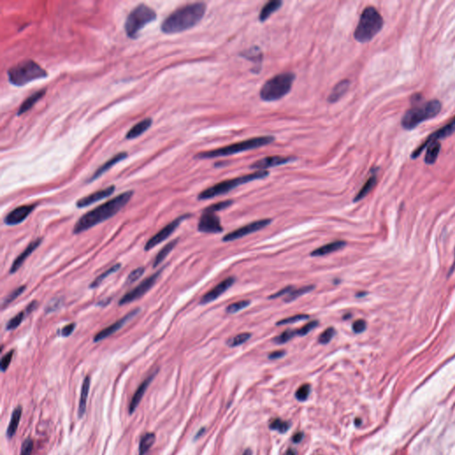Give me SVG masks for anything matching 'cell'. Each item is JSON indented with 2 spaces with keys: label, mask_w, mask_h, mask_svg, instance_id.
<instances>
[{
  "label": "cell",
  "mask_w": 455,
  "mask_h": 455,
  "mask_svg": "<svg viewBox=\"0 0 455 455\" xmlns=\"http://www.w3.org/2000/svg\"><path fill=\"white\" fill-rule=\"evenodd\" d=\"M133 195L134 191H126L86 212L76 222L73 228V233L80 234L116 215L131 200Z\"/></svg>",
  "instance_id": "cell-1"
},
{
  "label": "cell",
  "mask_w": 455,
  "mask_h": 455,
  "mask_svg": "<svg viewBox=\"0 0 455 455\" xmlns=\"http://www.w3.org/2000/svg\"><path fill=\"white\" fill-rule=\"evenodd\" d=\"M207 5L202 2L183 5L173 12L161 24V31L166 34H175L188 31L203 19Z\"/></svg>",
  "instance_id": "cell-2"
},
{
  "label": "cell",
  "mask_w": 455,
  "mask_h": 455,
  "mask_svg": "<svg viewBox=\"0 0 455 455\" xmlns=\"http://www.w3.org/2000/svg\"><path fill=\"white\" fill-rule=\"evenodd\" d=\"M275 140V137L271 136H261V137H254L248 140H243L240 142H237L234 144L228 145L226 147H222L220 149H213L210 151L200 152L195 156V158L198 159H210V158H221L230 156L234 154L241 153L251 149L262 148L263 146L271 144Z\"/></svg>",
  "instance_id": "cell-3"
},
{
  "label": "cell",
  "mask_w": 455,
  "mask_h": 455,
  "mask_svg": "<svg viewBox=\"0 0 455 455\" xmlns=\"http://www.w3.org/2000/svg\"><path fill=\"white\" fill-rule=\"evenodd\" d=\"M7 76L12 85L24 86L29 83L44 79L47 77V72L38 63L32 60H25L11 67L7 71Z\"/></svg>",
  "instance_id": "cell-4"
},
{
  "label": "cell",
  "mask_w": 455,
  "mask_h": 455,
  "mask_svg": "<svg viewBox=\"0 0 455 455\" xmlns=\"http://www.w3.org/2000/svg\"><path fill=\"white\" fill-rule=\"evenodd\" d=\"M383 16L374 6H367L361 14L356 26L354 37L357 42L367 43L382 31L383 27Z\"/></svg>",
  "instance_id": "cell-5"
},
{
  "label": "cell",
  "mask_w": 455,
  "mask_h": 455,
  "mask_svg": "<svg viewBox=\"0 0 455 455\" xmlns=\"http://www.w3.org/2000/svg\"><path fill=\"white\" fill-rule=\"evenodd\" d=\"M295 75L293 72L280 73L267 80L260 91L264 102H274L282 99L292 89Z\"/></svg>",
  "instance_id": "cell-6"
},
{
  "label": "cell",
  "mask_w": 455,
  "mask_h": 455,
  "mask_svg": "<svg viewBox=\"0 0 455 455\" xmlns=\"http://www.w3.org/2000/svg\"><path fill=\"white\" fill-rule=\"evenodd\" d=\"M442 104L438 100H431L419 106L408 109L401 119V126L406 130H413L420 123L433 118L438 115Z\"/></svg>",
  "instance_id": "cell-7"
},
{
  "label": "cell",
  "mask_w": 455,
  "mask_h": 455,
  "mask_svg": "<svg viewBox=\"0 0 455 455\" xmlns=\"http://www.w3.org/2000/svg\"><path fill=\"white\" fill-rule=\"evenodd\" d=\"M270 173L264 170V171H256L252 174H249L246 175L240 176L237 177L235 179H230V180H226L219 182L217 184L213 185L212 187L205 189L201 193L199 194L198 199L199 200H207V199H211L219 197L221 195L229 193L230 190L236 189L240 185L247 183L252 180H260V179H264L265 177L269 175Z\"/></svg>",
  "instance_id": "cell-8"
},
{
  "label": "cell",
  "mask_w": 455,
  "mask_h": 455,
  "mask_svg": "<svg viewBox=\"0 0 455 455\" xmlns=\"http://www.w3.org/2000/svg\"><path fill=\"white\" fill-rule=\"evenodd\" d=\"M156 19L157 14L152 8L144 4L137 5L135 9L132 10L126 18L125 23L126 36L132 39H136L139 36L140 31Z\"/></svg>",
  "instance_id": "cell-9"
},
{
  "label": "cell",
  "mask_w": 455,
  "mask_h": 455,
  "mask_svg": "<svg viewBox=\"0 0 455 455\" xmlns=\"http://www.w3.org/2000/svg\"><path fill=\"white\" fill-rule=\"evenodd\" d=\"M163 269L159 270L157 273H154L153 275L150 276L147 278L146 280H143L141 283L138 284L136 288L132 289L131 291L127 293L119 300L118 305L123 306L126 305L128 303H132L136 300H139L140 298L142 297L145 293H148L150 289L152 288L154 284H156L158 278L160 277V274L162 272Z\"/></svg>",
  "instance_id": "cell-10"
},
{
  "label": "cell",
  "mask_w": 455,
  "mask_h": 455,
  "mask_svg": "<svg viewBox=\"0 0 455 455\" xmlns=\"http://www.w3.org/2000/svg\"><path fill=\"white\" fill-rule=\"evenodd\" d=\"M189 217H190V214L181 215V216L176 218L175 220L171 221L170 223H168L167 226H165L162 230H159L157 234L154 235L151 239H149L147 241V243L145 245V251H149L159 244L162 243L163 241L167 240L175 232V230L180 226L181 221H184Z\"/></svg>",
  "instance_id": "cell-11"
},
{
  "label": "cell",
  "mask_w": 455,
  "mask_h": 455,
  "mask_svg": "<svg viewBox=\"0 0 455 455\" xmlns=\"http://www.w3.org/2000/svg\"><path fill=\"white\" fill-rule=\"evenodd\" d=\"M271 222V219H263V220L252 221L251 223H248L246 225L243 226L238 230H233L225 235L222 239V241L230 242V241H234L237 239H242L243 237L254 233L258 230H262L266 226L269 225Z\"/></svg>",
  "instance_id": "cell-12"
},
{
  "label": "cell",
  "mask_w": 455,
  "mask_h": 455,
  "mask_svg": "<svg viewBox=\"0 0 455 455\" xmlns=\"http://www.w3.org/2000/svg\"><path fill=\"white\" fill-rule=\"evenodd\" d=\"M140 308L135 309L134 311H130L128 314H126L125 316H123L120 319H118L115 323L108 325V327L100 331L99 333L95 334V337H94V342L95 343H99L104 339L108 338L110 335L117 333L118 330L121 329L122 327H124L129 321H131L136 315H138L140 313Z\"/></svg>",
  "instance_id": "cell-13"
},
{
  "label": "cell",
  "mask_w": 455,
  "mask_h": 455,
  "mask_svg": "<svg viewBox=\"0 0 455 455\" xmlns=\"http://www.w3.org/2000/svg\"><path fill=\"white\" fill-rule=\"evenodd\" d=\"M455 132V118L453 120V121L449 123L448 125L442 127L440 129H438L437 131L435 132L434 134H432L431 136L428 137L427 140L424 142L423 144L421 146H420L419 148L415 149V152L412 154L411 158H418L420 154L422 153L424 149L426 147H428V145L430 143H432L434 141H438V140H442V139H445L446 137L450 136L451 135H453Z\"/></svg>",
  "instance_id": "cell-14"
},
{
  "label": "cell",
  "mask_w": 455,
  "mask_h": 455,
  "mask_svg": "<svg viewBox=\"0 0 455 455\" xmlns=\"http://www.w3.org/2000/svg\"><path fill=\"white\" fill-rule=\"evenodd\" d=\"M198 229L200 232L204 233H221L223 230L220 218L214 212L205 211L199 219Z\"/></svg>",
  "instance_id": "cell-15"
},
{
  "label": "cell",
  "mask_w": 455,
  "mask_h": 455,
  "mask_svg": "<svg viewBox=\"0 0 455 455\" xmlns=\"http://www.w3.org/2000/svg\"><path fill=\"white\" fill-rule=\"evenodd\" d=\"M36 205H25L14 208L5 217L4 222L6 225H17L27 219L29 215L33 212Z\"/></svg>",
  "instance_id": "cell-16"
},
{
  "label": "cell",
  "mask_w": 455,
  "mask_h": 455,
  "mask_svg": "<svg viewBox=\"0 0 455 455\" xmlns=\"http://www.w3.org/2000/svg\"><path fill=\"white\" fill-rule=\"evenodd\" d=\"M235 281L236 280L234 277H229L226 280H222L220 284H217L216 286H214L212 290H210L204 295L203 297L201 298L200 304H208L210 302L215 301L216 299L221 296L222 293H225L230 286L234 284Z\"/></svg>",
  "instance_id": "cell-17"
},
{
  "label": "cell",
  "mask_w": 455,
  "mask_h": 455,
  "mask_svg": "<svg viewBox=\"0 0 455 455\" xmlns=\"http://www.w3.org/2000/svg\"><path fill=\"white\" fill-rule=\"evenodd\" d=\"M294 160H296V158H293V157H289V158L280 157V156L266 157V158H262V159H260V160H258L256 162L252 164V165L250 166V168H252V169H257L258 171H259V170H260V171H264V170H266L268 168L285 165V164H287V163L293 162Z\"/></svg>",
  "instance_id": "cell-18"
},
{
  "label": "cell",
  "mask_w": 455,
  "mask_h": 455,
  "mask_svg": "<svg viewBox=\"0 0 455 455\" xmlns=\"http://www.w3.org/2000/svg\"><path fill=\"white\" fill-rule=\"evenodd\" d=\"M115 189H116V187L112 185V186H109L108 188L95 191L94 193L90 194V195L86 196V197L82 198L79 200H77L76 206L78 208L89 207L91 205L96 203L100 200H103V199H106V198H108L109 196H111L113 192L115 191Z\"/></svg>",
  "instance_id": "cell-19"
},
{
  "label": "cell",
  "mask_w": 455,
  "mask_h": 455,
  "mask_svg": "<svg viewBox=\"0 0 455 455\" xmlns=\"http://www.w3.org/2000/svg\"><path fill=\"white\" fill-rule=\"evenodd\" d=\"M158 369L156 370L155 372H153L152 374L149 375L148 378L145 380L143 383H141L139 387L137 388L135 395L133 396V398H132L131 402H130V405H129V414L130 415H133L135 413V411L136 410L137 406H139L140 402L141 401L142 397L144 396L145 392L147 390V388L149 387L150 383H152L154 378L156 377V375L158 374Z\"/></svg>",
  "instance_id": "cell-20"
},
{
  "label": "cell",
  "mask_w": 455,
  "mask_h": 455,
  "mask_svg": "<svg viewBox=\"0 0 455 455\" xmlns=\"http://www.w3.org/2000/svg\"><path fill=\"white\" fill-rule=\"evenodd\" d=\"M42 241H43L42 238H39V239H36V240L32 241V243L28 245V246L25 248V250L14 260L12 266L10 268V274H14L16 271H19V269L23 266V263L27 260L28 257L30 256L32 252H34L36 248L40 245Z\"/></svg>",
  "instance_id": "cell-21"
},
{
  "label": "cell",
  "mask_w": 455,
  "mask_h": 455,
  "mask_svg": "<svg viewBox=\"0 0 455 455\" xmlns=\"http://www.w3.org/2000/svg\"><path fill=\"white\" fill-rule=\"evenodd\" d=\"M240 55L243 58L247 59L254 63V68L252 69V72H260L262 69V57H263L262 50L260 47L252 46L251 48L242 52Z\"/></svg>",
  "instance_id": "cell-22"
},
{
  "label": "cell",
  "mask_w": 455,
  "mask_h": 455,
  "mask_svg": "<svg viewBox=\"0 0 455 455\" xmlns=\"http://www.w3.org/2000/svg\"><path fill=\"white\" fill-rule=\"evenodd\" d=\"M346 244L347 243L345 241H343V240L334 241V242L326 244L324 245L316 248L314 251H312L311 255L313 257L324 256V255H327L330 253H333V252L342 250L343 248L346 246Z\"/></svg>",
  "instance_id": "cell-23"
},
{
  "label": "cell",
  "mask_w": 455,
  "mask_h": 455,
  "mask_svg": "<svg viewBox=\"0 0 455 455\" xmlns=\"http://www.w3.org/2000/svg\"><path fill=\"white\" fill-rule=\"evenodd\" d=\"M126 158H127V153L126 152H120V153L115 155L113 158H110L107 162L104 163L102 167H99L96 170V172L94 174V175L92 176L90 180H88V182H92V181H94L96 179H98L106 172L108 171L111 167H114L115 165H117V163L120 162L122 160L126 159Z\"/></svg>",
  "instance_id": "cell-24"
},
{
  "label": "cell",
  "mask_w": 455,
  "mask_h": 455,
  "mask_svg": "<svg viewBox=\"0 0 455 455\" xmlns=\"http://www.w3.org/2000/svg\"><path fill=\"white\" fill-rule=\"evenodd\" d=\"M350 86V81L349 79H343L342 81L339 82L336 86H334V89L331 92L327 102L331 104L337 103L339 100L343 97V95L347 93L349 88Z\"/></svg>",
  "instance_id": "cell-25"
},
{
  "label": "cell",
  "mask_w": 455,
  "mask_h": 455,
  "mask_svg": "<svg viewBox=\"0 0 455 455\" xmlns=\"http://www.w3.org/2000/svg\"><path fill=\"white\" fill-rule=\"evenodd\" d=\"M152 125V119L151 118H145L143 120L139 122L136 124V126H133L129 132L126 134V139L128 140H133L136 139L137 137L141 136L144 134L145 132L149 129V127Z\"/></svg>",
  "instance_id": "cell-26"
},
{
  "label": "cell",
  "mask_w": 455,
  "mask_h": 455,
  "mask_svg": "<svg viewBox=\"0 0 455 455\" xmlns=\"http://www.w3.org/2000/svg\"><path fill=\"white\" fill-rule=\"evenodd\" d=\"M90 383V377L87 376V377L84 379V382L82 384L80 399H79V404H78V416H79V418H82L86 414V404H87V397L89 395Z\"/></svg>",
  "instance_id": "cell-27"
},
{
  "label": "cell",
  "mask_w": 455,
  "mask_h": 455,
  "mask_svg": "<svg viewBox=\"0 0 455 455\" xmlns=\"http://www.w3.org/2000/svg\"><path fill=\"white\" fill-rule=\"evenodd\" d=\"M45 92H46L45 88V89H41V90L37 91V92H35L30 97H28L27 99L23 102V104L21 105V107L19 108L17 116H21L24 113L27 112L28 110H30L45 95Z\"/></svg>",
  "instance_id": "cell-28"
},
{
  "label": "cell",
  "mask_w": 455,
  "mask_h": 455,
  "mask_svg": "<svg viewBox=\"0 0 455 455\" xmlns=\"http://www.w3.org/2000/svg\"><path fill=\"white\" fill-rule=\"evenodd\" d=\"M22 414H23V407L21 406H17L13 411V414H12L11 420H10L9 426L7 428V430H6V437H8L9 439H12L14 435H15L16 431H17L20 420H21V417H22Z\"/></svg>",
  "instance_id": "cell-29"
},
{
  "label": "cell",
  "mask_w": 455,
  "mask_h": 455,
  "mask_svg": "<svg viewBox=\"0 0 455 455\" xmlns=\"http://www.w3.org/2000/svg\"><path fill=\"white\" fill-rule=\"evenodd\" d=\"M283 5V2L280 0H271L268 2L265 5L262 7V11L259 15V20L263 23L265 22L267 19L270 18L271 14H274L278 10L280 9L281 5Z\"/></svg>",
  "instance_id": "cell-30"
},
{
  "label": "cell",
  "mask_w": 455,
  "mask_h": 455,
  "mask_svg": "<svg viewBox=\"0 0 455 455\" xmlns=\"http://www.w3.org/2000/svg\"><path fill=\"white\" fill-rule=\"evenodd\" d=\"M376 183H377V176L375 175V172H373L372 176L370 177L368 180H366L365 185L362 187V189L359 190V192L355 197L354 202H358V201H360L364 198H365L373 190Z\"/></svg>",
  "instance_id": "cell-31"
},
{
  "label": "cell",
  "mask_w": 455,
  "mask_h": 455,
  "mask_svg": "<svg viewBox=\"0 0 455 455\" xmlns=\"http://www.w3.org/2000/svg\"><path fill=\"white\" fill-rule=\"evenodd\" d=\"M178 241H179V239H174V240H172L171 242L167 244V245L158 252V255L156 256L155 261H154L153 268H157L160 263H162V262H164V260H165V259L169 255V253L175 249L176 245L178 243Z\"/></svg>",
  "instance_id": "cell-32"
},
{
  "label": "cell",
  "mask_w": 455,
  "mask_h": 455,
  "mask_svg": "<svg viewBox=\"0 0 455 455\" xmlns=\"http://www.w3.org/2000/svg\"><path fill=\"white\" fill-rule=\"evenodd\" d=\"M440 149H441V144L438 141H434L428 145L427 153L424 159V161L427 165H433L436 163L437 157L440 152Z\"/></svg>",
  "instance_id": "cell-33"
},
{
  "label": "cell",
  "mask_w": 455,
  "mask_h": 455,
  "mask_svg": "<svg viewBox=\"0 0 455 455\" xmlns=\"http://www.w3.org/2000/svg\"><path fill=\"white\" fill-rule=\"evenodd\" d=\"M156 440V435L154 433H146L140 438V445H139V455H145L151 446H153Z\"/></svg>",
  "instance_id": "cell-34"
},
{
  "label": "cell",
  "mask_w": 455,
  "mask_h": 455,
  "mask_svg": "<svg viewBox=\"0 0 455 455\" xmlns=\"http://www.w3.org/2000/svg\"><path fill=\"white\" fill-rule=\"evenodd\" d=\"M121 263H117V264H115V265L110 267L107 271H104L103 274L98 276V277L91 283L89 287L92 289L97 288L100 284H102L107 278H108L110 275H112L114 273H116L117 271H119V270L121 269Z\"/></svg>",
  "instance_id": "cell-35"
},
{
  "label": "cell",
  "mask_w": 455,
  "mask_h": 455,
  "mask_svg": "<svg viewBox=\"0 0 455 455\" xmlns=\"http://www.w3.org/2000/svg\"><path fill=\"white\" fill-rule=\"evenodd\" d=\"M314 289H315V285H306V286H302L301 288L293 289L284 298V302H293L294 300H296L306 293H310Z\"/></svg>",
  "instance_id": "cell-36"
},
{
  "label": "cell",
  "mask_w": 455,
  "mask_h": 455,
  "mask_svg": "<svg viewBox=\"0 0 455 455\" xmlns=\"http://www.w3.org/2000/svg\"><path fill=\"white\" fill-rule=\"evenodd\" d=\"M29 315V313L26 311V310L24 311H22V312H20L17 315H14L13 318H11V319L8 321V323L6 324V327H5V328H6V330H8V331L16 329L17 327L20 326V324L23 323V320H24V318L26 317V315Z\"/></svg>",
  "instance_id": "cell-37"
},
{
  "label": "cell",
  "mask_w": 455,
  "mask_h": 455,
  "mask_svg": "<svg viewBox=\"0 0 455 455\" xmlns=\"http://www.w3.org/2000/svg\"><path fill=\"white\" fill-rule=\"evenodd\" d=\"M251 338V334L249 333H242V334H238L234 337L230 338L227 341V344L230 347H238L242 345L245 343H246L249 339Z\"/></svg>",
  "instance_id": "cell-38"
},
{
  "label": "cell",
  "mask_w": 455,
  "mask_h": 455,
  "mask_svg": "<svg viewBox=\"0 0 455 455\" xmlns=\"http://www.w3.org/2000/svg\"><path fill=\"white\" fill-rule=\"evenodd\" d=\"M295 335H297V330H285L280 335L276 336L275 338L273 339V342L277 344H284L289 342L290 340H292Z\"/></svg>",
  "instance_id": "cell-39"
},
{
  "label": "cell",
  "mask_w": 455,
  "mask_h": 455,
  "mask_svg": "<svg viewBox=\"0 0 455 455\" xmlns=\"http://www.w3.org/2000/svg\"><path fill=\"white\" fill-rule=\"evenodd\" d=\"M25 289H26V286H25V285H22V286H19L18 288L14 290V291L10 293V294H8L5 300H4L3 304H2V308L5 309V307L8 306L12 302L15 301L20 295H22V294L24 293Z\"/></svg>",
  "instance_id": "cell-40"
},
{
  "label": "cell",
  "mask_w": 455,
  "mask_h": 455,
  "mask_svg": "<svg viewBox=\"0 0 455 455\" xmlns=\"http://www.w3.org/2000/svg\"><path fill=\"white\" fill-rule=\"evenodd\" d=\"M270 428L272 430H277L280 433L286 432L289 429V423L281 419H274L270 423Z\"/></svg>",
  "instance_id": "cell-41"
},
{
  "label": "cell",
  "mask_w": 455,
  "mask_h": 455,
  "mask_svg": "<svg viewBox=\"0 0 455 455\" xmlns=\"http://www.w3.org/2000/svg\"><path fill=\"white\" fill-rule=\"evenodd\" d=\"M250 303H251L250 301H240V302H234L226 308V311L229 314H234L249 306Z\"/></svg>",
  "instance_id": "cell-42"
},
{
  "label": "cell",
  "mask_w": 455,
  "mask_h": 455,
  "mask_svg": "<svg viewBox=\"0 0 455 455\" xmlns=\"http://www.w3.org/2000/svg\"><path fill=\"white\" fill-rule=\"evenodd\" d=\"M233 204L232 200H226V201H221L219 203L213 204L212 206L206 208L204 211L205 212H215L224 210L226 208H230V206Z\"/></svg>",
  "instance_id": "cell-43"
},
{
  "label": "cell",
  "mask_w": 455,
  "mask_h": 455,
  "mask_svg": "<svg viewBox=\"0 0 455 455\" xmlns=\"http://www.w3.org/2000/svg\"><path fill=\"white\" fill-rule=\"evenodd\" d=\"M311 394V385L304 384L299 387L295 393V397L299 401H306Z\"/></svg>",
  "instance_id": "cell-44"
},
{
  "label": "cell",
  "mask_w": 455,
  "mask_h": 455,
  "mask_svg": "<svg viewBox=\"0 0 455 455\" xmlns=\"http://www.w3.org/2000/svg\"><path fill=\"white\" fill-rule=\"evenodd\" d=\"M335 334H336V331L334 327H328L327 329L324 330V332L320 334L318 343L324 344V345L327 344L332 341V339L334 338Z\"/></svg>",
  "instance_id": "cell-45"
},
{
  "label": "cell",
  "mask_w": 455,
  "mask_h": 455,
  "mask_svg": "<svg viewBox=\"0 0 455 455\" xmlns=\"http://www.w3.org/2000/svg\"><path fill=\"white\" fill-rule=\"evenodd\" d=\"M310 318V315H303V314H299V315H294L290 316V317H286V318H284V319L280 320L278 323H277V325H284V324H293V323H296V322H299V321H302V320H307Z\"/></svg>",
  "instance_id": "cell-46"
},
{
  "label": "cell",
  "mask_w": 455,
  "mask_h": 455,
  "mask_svg": "<svg viewBox=\"0 0 455 455\" xmlns=\"http://www.w3.org/2000/svg\"><path fill=\"white\" fill-rule=\"evenodd\" d=\"M145 272V268L144 267H139L137 268L136 270L132 271L131 273L129 274V276L127 277V279L126 280V284H131L133 283H135L136 281L139 280L141 276L144 274Z\"/></svg>",
  "instance_id": "cell-47"
},
{
  "label": "cell",
  "mask_w": 455,
  "mask_h": 455,
  "mask_svg": "<svg viewBox=\"0 0 455 455\" xmlns=\"http://www.w3.org/2000/svg\"><path fill=\"white\" fill-rule=\"evenodd\" d=\"M317 325H318V321H317V320L311 321L310 323L304 324L302 328L297 330V335H299V336H304V335L309 334V333L311 332L314 328H315Z\"/></svg>",
  "instance_id": "cell-48"
},
{
  "label": "cell",
  "mask_w": 455,
  "mask_h": 455,
  "mask_svg": "<svg viewBox=\"0 0 455 455\" xmlns=\"http://www.w3.org/2000/svg\"><path fill=\"white\" fill-rule=\"evenodd\" d=\"M33 447H34V443L32 441V439L27 438L22 445V450H21L20 455H32Z\"/></svg>",
  "instance_id": "cell-49"
},
{
  "label": "cell",
  "mask_w": 455,
  "mask_h": 455,
  "mask_svg": "<svg viewBox=\"0 0 455 455\" xmlns=\"http://www.w3.org/2000/svg\"><path fill=\"white\" fill-rule=\"evenodd\" d=\"M13 356H14V350H10L8 353H6L5 356L2 357L1 359V370L2 372H5L7 368L9 367L10 364H11V361H12V358H13Z\"/></svg>",
  "instance_id": "cell-50"
},
{
  "label": "cell",
  "mask_w": 455,
  "mask_h": 455,
  "mask_svg": "<svg viewBox=\"0 0 455 455\" xmlns=\"http://www.w3.org/2000/svg\"><path fill=\"white\" fill-rule=\"evenodd\" d=\"M352 329L356 334H361L366 329V322L365 320L358 319L355 321L352 325Z\"/></svg>",
  "instance_id": "cell-51"
},
{
  "label": "cell",
  "mask_w": 455,
  "mask_h": 455,
  "mask_svg": "<svg viewBox=\"0 0 455 455\" xmlns=\"http://www.w3.org/2000/svg\"><path fill=\"white\" fill-rule=\"evenodd\" d=\"M76 328V324L75 323H70L65 326H63L61 330V335L63 337H69L73 334L74 330Z\"/></svg>",
  "instance_id": "cell-52"
},
{
  "label": "cell",
  "mask_w": 455,
  "mask_h": 455,
  "mask_svg": "<svg viewBox=\"0 0 455 455\" xmlns=\"http://www.w3.org/2000/svg\"><path fill=\"white\" fill-rule=\"evenodd\" d=\"M293 286H291V285L285 286L284 288L280 290L278 293L272 294L271 296H270V299H277V298H280L281 297V296H286V295L293 290Z\"/></svg>",
  "instance_id": "cell-53"
},
{
  "label": "cell",
  "mask_w": 455,
  "mask_h": 455,
  "mask_svg": "<svg viewBox=\"0 0 455 455\" xmlns=\"http://www.w3.org/2000/svg\"><path fill=\"white\" fill-rule=\"evenodd\" d=\"M285 355V351L284 350H278V351L271 352V354L269 355V358L270 359H279V358H281Z\"/></svg>",
  "instance_id": "cell-54"
},
{
  "label": "cell",
  "mask_w": 455,
  "mask_h": 455,
  "mask_svg": "<svg viewBox=\"0 0 455 455\" xmlns=\"http://www.w3.org/2000/svg\"><path fill=\"white\" fill-rule=\"evenodd\" d=\"M303 437H304V434H303V433H296V434H295V435H294V436L293 437V441L294 442V443L298 444V443H300V442L302 441Z\"/></svg>",
  "instance_id": "cell-55"
},
{
  "label": "cell",
  "mask_w": 455,
  "mask_h": 455,
  "mask_svg": "<svg viewBox=\"0 0 455 455\" xmlns=\"http://www.w3.org/2000/svg\"><path fill=\"white\" fill-rule=\"evenodd\" d=\"M205 430H206V428H201V429L199 430V432H198V434H197V436L195 437V439H198V438H199V437H201V435H202V433L205 432Z\"/></svg>",
  "instance_id": "cell-56"
},
{
  "label": "cell",
  "mask_w": 455,
  "mask_h": 455,
  "mask_svg": "<svg viewBox=\"0 0 455 455\" xmlns=\"http://www.w3.org/2000/svg\"><path fill=\"white\" fill-rule=\"evenodd\" d=\"M286 455H296V452L293 449H288L286 452Z\"/></svg>",
  "instance_id": "cell-57"
},
{
  "label": "cell",
  "mask_w": 455,
  "mask_h": 455,
  "mask_svg": "<svg viewBox=\"0 0 455 455\" xmlns=\"http://www.w3.org/2000/svg\"><path fill=\"white\" fill-rule=\"evenodd\" d=\"M252 455V451L250 450V449H246V450L244 452L243 455Z\"/></svg>",
  "instance_id": "cell-58"
},
{
  "label": "cell",
  "mask_w": 455,
  "mask_h": 455,
  "mask_svg": "<svg viewBox=\"0 0 455 455\" xmlns=\"http://www.w3.org/2000/svg\"><path fill=\"white\" fill-rule=\"evenodd\" d=\"M361 422H362V421H361L360 419H356L355 424H356V426H359V425L361 424Z\"/></svg>",
  "instance_id": "cell-59"
},
{
  "label": "cell",
  "mask_w": 455,
  "mask_h": 455,
  "mask_svg": "<svg viewBox=\"0 0 455 455\" xmlns=\"http://www.w3.org/2000/svg\"></svg>",
  "instance_id": "cell-60"
}]
</instances>
